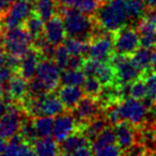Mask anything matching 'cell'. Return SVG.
<instances>
[{
    "mask_svg": "<svg viewBox=\"0 0 156 156\" xmlns=\"http://www.w3.org/2000/svg\"><path fill=\"white\" fill-rule=\"evenodd\" d=\"M128 22L124 0H108L98 9L95 23L100 29L115 33L125 27Z\"/></svg>",
    "mask_w": 156,
    "mask_h": 156,
    "instance_id": "6da1fadb",
    "label": "cell"
},
{
    "mask_svg": "<svg viewBox=\"0 0 156 156\" xmlns=\"http://www.w3.org/2000/svg\"><path fill=\"white\" fill-rule=\"evenodd\" d=\"M63 10V23H64L66 35L69 37H78V39L90 40L95 34L96 23L92 20L90 15L83 13L77 9L72 8H62Z\"/></svg>",
    "mask_w": 156,
    "mask_h": 156,
    "instance_id": "7a4b0ae2",
    "label": "cell"
},
{
    "mask_svg": "<svg viewBox=\"0 0 156 156\" xmlns=\"http://www.w3.org/2000/svg\"><path fill=\"white\" fill-rule=\"evenodd\" d=\"M22 104L25 112L32 117H57L65 109L58 94H54L51 92L41 96L28 95Z\"/></svg>",
    "mask_w": 156,
    "mask_h": 156,
    "instance_id": "3957f363",
    "label": "cell"
},
{
    "mask_svg": "<svg viewBox=\"0 0 156 156\" xmlns=\"http://www.w3.org/2000/svg\"><path fill=\"white\" fill-rule=\"evenodd\" d=\"M33 37L24 26L7 30L3 37V50L8 55L22 58L31 48Z\"/></svg>",
    "mask_w": 156,
    "mask_h": 156,
    "instance_id": "277c9868",
    "label": "cell"
},
{
    "mask_svg": "<svg viewBox=\"0 0 156 156\" xmlns=\"http://www.w3.org/2000/svg\"><path fill=\"white\" fill-rule=\"evenodd\" d=\"M109 62L115 69V83H130L139 78L144 77L145 74L135 64L130 56L113 52Z\"/></svg>",
    "mask_w": 156,
    "mask_h": 156,
    "instance_id": "5b68a950",
    "label": "cell"
},
{
    "mask_svg": "<svg viewBox=\"0 0 156 156\" xmlns=\"http://www.w3.org/2000/svg\"><path fill=\"white\" fill-rule=\"evenodd\" d=\"M33 12L34 8L32 3L26 0H15L7 14L0 20V25L5 30L22 27Z\"/></svg>",
    "mask_w": 156,
    "mask_h": 156,
    "instance_id": "8992f818",
    "label": "cell"
},
{
    "mask_svg": "<svg viewBox=\"0 0 156 156\" xmlns=\"http://www.w3.org/2000/svg\"><path fill=\"white\" fill-rule=\"evenodd\" d=\"M115 52V33L104 31L102 34L94 35L89 41L90 58L96 59L101 62H108Z\"/></svg>",
    "mask_w": 156,
    "mask_h": 156,
    "instance_id": "52a82bcc",
    "label": "cell"
},
{
    "mask_svg": "<svg viewBox=\"0 0 156 156\" xmlns=\"http://www.w3.org/2000/svg\"><path fill=\"white\" fill-rule=\"evenodd\" d=\"M118 110L120 113L121 121L129 122L134 126L139 125L145 119L147 108L142 100L128 98L118 104Z\"/></svg>",
    "mask_w": 156,
    "mask_h": 156,
    "instance_id": "ba28073f",
    "label": "cell"
},
{
    "mask_svg": "<svg viewBox=\"0 0 156 156\" xmlns=\"http://www.w3.org/2000/svg\"><path fill=\"white\" fill-rule=\"evenodd\" d=\"M140 47V34L132 27H123L115 33V52L132 56Z\"/></svg>",
    "mask_w": 156,
    "mask_h": 156,
    "instance_id": "9c48e42d",
    "label": "cell"
},
{
    "mask_svg": "<svg viewBox=\"0 0 156 156\" xmlns=\"http://www.w3.org/2000/svg\"><path fill=\"white\" fill-rule=\"evenodd\" d=\"M103 107L98 98L90 95L83 96L73 109V115L78 122L79 129H81L92 119L98 117Z\"/></svg>",
    "mask_w": 156,
    "mask_h": 156,
    "instance_id": "30bf717a",
    "label": "cell"
},
{
    "mask_svg": "<svg viewBox=\"0 0 156 156\" xmlns=\"http://www.w3.org/2000/svg\"><path fill=\"white\" fill-rule=\"evenodd\" d=\"M22 123V108L16 104H10L7 113L0 118V138L9 140L20 130Z\"/></svg>",
    "mask_w": 156,
    "mask_h": 156,
    "instance_id": "8fae6325",
    "label": "cell"
},
{
    "mask_svg": "<svg viewBox=\"0 0 156 156\" xmlns=\"http://www.w3.org/2000/svg\"><path fill=\"white\" fill-rule=\"evenodd\" d=\"M61 69L52 59H42L37 67L35 77H37L49 92H52L60 83Z\"/></svg>",
    "mask_w": 156,
    "mask_h": 156,
    "instance_id": "7c38bea8",
    "label": "cell"
},
{
    "mask_svg": "<svg viewBox=\"0 0 156 156\" xmlns=\"http://www.w3.org/2000/svg\"><path fill=\"white\" fill-rule=\"evenodd\" d=\"M79 129L78 122L71 113H61L55 119L52 136L58 142H62L64 139Z\"/></svg>",
    "mask_w": 156,
    "mask_h": 156,
    "instance_id": "4fadbf2b",
    "label": "cell"
},
{
    "mask_svg": "<svg viewBox=\"0 0 156 156\" xmlns=\"http://www.w3.org/2000/svg\"><path fill=\"white\" fill-rule=\"evenodd\" d=\"M44 37L49 43L55 46L60 45L64 42L66 31H65L63 18H61L60 15H55L47 22H45Z\"/></svg>",
    "mask_w": 156,
    "mask_h": 156,
    "instance_id": "5bb4252c",
    "label": "cell"
},
{
    "mask_svg": "<svg viewBox=\"0 0 156 156\" xmlns=\"http://www.w3.org/2000/svg\"><path fill=\"white\" fill-rule=\"evenodd\" d=\"M42 60L40 51L35 47H31L20 60L18 73L24 76L26 79L30 80L37 74V67Z\"/></svg>",
    "mask_w": 156,
    "mask_h": 156,
    "instance_id": "9a60e30c",
    "label": "cell"
},
{
    "mask_svg": "<svg viewBox=\"0 0 156 156\" xmlns=\"http://www.w3.org/2000/svg\"><path fill=\"white\" fill-rule=\"evenodd\" d=\"M8 96L12 101L16 102H23L27 96L29 95V83L28 79L22 76L20 73L13 74L10 78L9 83L7 86Z\"/></svg>",
    "mask_w": 156,
    "mask_h": 156,
    "instance_id": "2e32d148",
    "label": "cell"
},
{
    "mask_svg": "<svg viewBox=\"0 0 156 156\" xmlns=\"http://www.w3.org/2000/svg\"><path fill=\"white\" fill-rule=\"evenodd\" d=\"M88 145H91V141L80 129H78L77 132L64 139L62 142H60L59 150L60 154L63 155H75L76 152L79 151L81 147Z\"/></svg>",
    "mask_w": 156,
    "mask_h": 156,
    "instance_id": "e0dca14e",
    "label": "cell"
},
{
    "mask_svg": "<svg viewBox=\"0 0 156 156\" xmlns=\"http://www.w3.org/2000/svg\"><path fill=\"white\" fill-rule=\"evenodd\" d=\"M133 124L126 121H121L115 125V133L117 136V143L121 150L123 151V154L126 150H128L135 143L136 134L133 129Z\"/></svg>",
    "mask_w": 156,
    "mask_h": 156,
    "instance_id": "ac0fdd59",
    "label": "cell"
},
{
    "mask_svg": "<svg viewBox=\"0 0 156 156\" xmlns=\"http://www.w3.org/2000/svg\"><path fill=\"white\" fill-rule=\"evenodd\" d=\"M83 89L80 86H63L58 91V96L63 103L65 109L73 110L79 101L83 98Z\"/></svg>",
    "mask_w": 156,
    "mask_h": 156,
    "instance_id": "d6986e66",
    "label": "cell"
},
{
    "mask_svg": "<svg viewBox=\"0 0 156 156\" xmlns=\"http://www.w3.org/2000/svg\"><path fill=\"white\" fill-rule=\"evenodd\" d=\"M29 142L25 140L22 134H16L9 139L5 154L7 155H33L34 151Z\"/></svg>",
    "mask_w": 156,
    "mask_h": 156,
    "instance_id": "ffe728a7",
    "label": "cell"
},
{
    "mask_svg": "<svg viewBox=\"0 0 156 156\" xmlns=\"http://www.w3.org/2000/svg\"><path fill=\"white\" fill-rule=\"evenodd\" d=\"M34 154L41 156L50 155L54 156L57 154H60V150L58 147V141L56 139H52L49 137H43L39 138L32 144Z\"/></svg>",
    "mask_w": 156,
    "mask_h": 156,
    "instance_id": "44dd1931",
    "label": "cell"
},
{
    "mask_svg": "<svg viewBox=\"0 0 156 156\" xmlns=\"http://www.w3.org/2000/svg\"><path fill=\"white\" fill-rule=\"evenodd\" d=\"M154 48H149V47H139L134 54L132 55V59L135 62V64L143 72L147 73L149 69H151L152 65V59H153L154 55Z\"/></svg>",
    "mask_w": 156,
    "mask_h": 156,
    "instance_id": "7402d4cb",
    "label": "cell"
},
{
    "mask_svg": "<svg viewBox=\"0 0 156 156\" xmlns=\"http://www.w3.org/2000/svg\"><path fill=\"white\" fill-rule=\"evenodd\" d=\"M108 124H109L108 120H107L106 118L98 115L96 118L92 119L90 122H88V123L86 124V125L83 126L80 130L88 137V138H89V140L92 142V141H93L94 139H95L96 137H98V135H100L101 133H102L103 130L107 127Z\"/></svg>",
    "mask_w": 156,
    "mask_h": 156,
    "instance_id": "603a6c76",
    "label": "cell"
},
{
    "mask_svg": "<svg viewBox=\"0 0 156 156\" xmlns=\"http://www.w3.org/2000/svg\"><path fill=\"white\" fill-rule=\"evenodd\" d=\"M115 143H117V136H115V129L107 126L91 142V147L92 151H93V154H96L103 147H106L111 144H115Z\"/></svg>",
    "mask_w": 156,
    "mask_h": 156,
    "instance_id": "cb8c5ba5",
    "label": "cell"
},
{
    "mask_svg": "<svg viewBox=\"0 0 156 156\" xmlns=\"http://www.w3.org/2000/svg\"><path fill=\"white\" fill-rule=\"evenodd\" d=\"M86 78L87 76L81 69H66L61 74L60 83L62 86H83Z\"/></svg>",
    "mask_w": 156,
    "mask_h": 156,
    "instance_id": "d4e9b609",
    "label": "cell"
},
{
    "mask_svg": "<svg viewBox=\"0 0 156 156\" xmlns=\"http://www.w3.org/2000/svg\"><path fill=\"white\" fill-rule=\"evenodd\" d=\"M63 45L66 47L71 56H83L89 49V41L78 37H69L65 39Z\"/></svg>",
    "mask_w": 156,
    "mask_h": 156,
    "instance_id": "484cf974",
    "label": "cell"
},
{
    "mask_svg": "<svg viewBox=\"0 0 156 156\" xmlns=\"http://www.w3.org/2000/svg\"><path fill=\"white\" fill-rule=\"evenodd\" d=\"M24 27L27 31L31 34L33 40L37 39L39 37L44 34V27H45V22L33 12L25 22Z\"/></svg>",
    "mask_w": 156,
    "mask_h": 156,
    "instance_id": "4316f807",
    "label": "cell"
},
{
    "mask_svg": "<svg viewBox=\"0 0 156 156\" xmlns=\"http://www.w3.org/2000/svg\"><path fill=\"white\" fill-rule=\"evenodd\" d=\"M54 123L55 119H52V117L43 115V117L35 118L33 120V125H34L37 137L43 138V137H49L50 135H52Z\"/></svg>",
    "mask_w": 156,
    "mask_h": 156,
    "instance_id": "83f0119b",
    "label": "cell"
},
{
    "mask_svg": "<svg viewBox=\"0 0 156 156\" xmlns=\"http://www.w3.org/2000/svg\"><path fill=\"white\" fill-rule=\"evenodd\" d=\"M124 2H125L128 20L136 22L142 18L147 8L143 0H124Z\"/></svg>",
    "mask_w": 156,
    "mask_h": 156,
    "instance_id": "f1b7e54d",
    "label": "cell"
},
{
    "mask_svg": "<svg viewBox=\"0 0 156 156\" xmlns=\"http://www.w3.org/2000/svg\"><path fill=\"white\" fill-rule=\"evenodd\" d=\"M56 10L55 0H37L35 2L34 13H37L44 22H47L52 16H55Z\"/></svg>",
    "mask_w": 156,
    "mask_h": 156,
    "instance_id": "f546056e",
    "label": "cell"
},
{
    "mask_svg": "<svg viewBox=\"0 0 156 156\" xmlns=\"http://www.w3.org/2000/svg\"><path fill=\"white\" fill-rule=\"evenodd\" d=\"M95 77L102 83L103 86H109L115 83V69L110 62H103Z\"/></svg>",
    "mask_w": 156,
    "mask_h": 156,
    "instance_id": "4dcf8cb0",
    "label": "cell"
},
{
    "mask_svg": "<svg viewBox=\"0 0 156 156\" xmlns=\"http://www.w3.org/2000/svg\"><path fill=\"white\" fill-rule=\"evenodd\" d=\"M83 86L85 94L90 96H95V98L100 94V92L102 91L103 88L102 83L98 80V78L95 77V76H88Z\"/></svg>",
    "mask_w": 156,
    "mask_h": 156,
    "instance_id": "1f68e13d",
    "label": "cell"
},
{
    "mask_svg": "<svg viewBox=\"0 0 156 156\" xmlns=\"http://www.w3.org/2000/svg\"><path fill=\"white\" fill-rule=\"evenodd\" d=\"M20 134L25 138V140L30 144H33L39 139L34 125H33V120H24L23 121L22 126H20Z\"/></svg>",
    "mask_w": 156,
    "mask_h": 156,
    "instance_id": "d6a6232c",
    "label": "cell"
},
{
    "mask_svg": "<svg viewBox=\"0 0 156 156\" xmlns=\"http://www.w3.org/2000/svg\"><path fill=\"white\" fill-rule=\"evenodd\" d=\"M69 50L66 49L64 45H58V47L56 48V52H55L54 61L56 62V64L59 66V69L64 71L67 69V64H69Z\"/></svg>",
    "mask_w": 156,
    "mask_h": 156,
    "instance_id": "836d02e7",
    "label": "cell"
},
{
    "mask_svg": "<svg viewBox=\"0 0 156 156\" xmlns=\"http://www.w3.org/2000/svg\"><path fill=\"white\" fill-rule=\"evenodd\" d=\"M147 96V86L144 79L139 78L130 85V98L137 100H143Z\"/></svg>",
    "mask_w": 156,
    "mask_h": 156,
    "instance_id": "e575fe53",
    "label": "cell"
},
{
    "mask_svg": "<svg viewBox=\"0 0 156 156\" xmlns=\"http://www.w3.org/2000/svg\"><path fill=\"white\" fill-rule=\"evenodd\" d=\"M14 69L8 65H0V95H5L7 92V86L11 76L14 74Z\"/></svg>",
    "mask_w": 156,
    "mask_h": 156,
    "instance_id": "d590c367",
    "label": "cell"
},
{
    "mask_svg": "<svg viewBox=\"0 0 156 156\" xmlns=\"http://www.w3.org/2000/svg\"><path fill=\"white\" fill-rule=\"evenodd\" d=\"M103 62L96 60L93 58H89V59H85L83 61V64L81 66V69L83 71V73L86 74V76H96L98 69H100L101 65Z\"/></svg>",
    "mask_w": 156,
    "mask_h": 156,
    "instance_id": "8d00e7d4",
    "label": "cell"
},
{
    "mask_svg": "<svg viewBox=\"0 0 156 156\" xmlns=\"http://www.w3.org/2000/svg\"><path fill=\"white\" fill-rule=\"evenodd\" d=\"M144 83L147 86V98L156 102V73L153 72L149 75H144Z\"/></svg>",
    "mask_w": 156,
    "mask_h": 156,
    "instance_id": "74e56055",
    "label": "cell"
},
{
    "mask_svg": "<svg viewBox=\"0 0 156 156\" xmlns=\"http://www.w3.org/2000/svg\"><path fill=\"white\" fill-rule=\"evenodd\" d=\"M85 59L83 56H71L67 64V69H81Z\"/></svg>",
    "mask_w": 156,
    "mask_h": 156,
    "instance_id": "f35d334b",
    "label": "cell"
},
{
    "mask_svg": "<svg viewBox=\"0 0 156 156\" xmlns=\"http://www.w3.org/2000/svg\"><path fill=\"white\" fill-rule=\"evenodd\" d=\"M10 101H12V100L7 95V94H5V95H0V118H2L3 115L7 113L10 104H11Z\"/></svg>",
    "mask_w": 156,
    "mask_h": 156,
    "instance_id": "ab89813d",
    "label": "cell"
},
{
    "mask_svg": "<svg viewBox=\"0 0 156 156\" xmlns=\"http://www.w3.org/2000/svg\"><path fill=\"white\" fill-rule=\"evenodd\" d=\"M145 153H147V147L139 145L138 143H134L129 149L124 152V154H127V155H141Z\"/></svg>",
    "mask_w": 156,
    "mask_h": 156,
    "instance_id": "60d3db41",
    "label": "cell"
},
{
    "mask_svg": "<svg viewBox=\"0 0 156 156\" xmlns=\"http://www.w3.org/2000/svg\"><path fill=\"white\" fill-rule=\"evenodd\" d=\"M15 0H0V20L7 14Z\"/></svg>",
    "mask_w": 156,
    "mask_h": 156,
    "instance_id": "b9f144b4",
    "label": "cell"
},
{
    "mask_svg": "<svg viewBox=\"0 0 156 156\" xmlns=\"http://www.w3.org/2000/svg\"><path fill=\"white\" fill-rule=\"evenodd\" d=\"M60 1V5L62 8H72V9H76L80 0H59Z\"/></svg>",
    "mask_w": 156,
    "mask_h": 156,
    "instance_id": "7bdbcfd3",
    "label": "cell"
},
{
    "mask_svg": "<svg viewBox=\"0 0 156 156\" xmlns=\"http://www.w3.org/2000/svg\"><path fill=\"white\" fill-rule=\"evenodd\" d=\"M7 147H8L7 139L0 138V155H1V154H5Z\"/></svg>",
    "mask_w": 156,
    "mask_h": 156,
    "instance_id": "ee69618b",
    "label": "cell"
},
{
    "mask_svg": "<svg viewBox=\"0 0 156 156\" xmlns=\"http://www.w3.org/2000/svg\"><path fill=\"white\" fill-rule=\"evenodd\" d=\"M7 52L2 51V48H0V65H5L7 62Z\"/></svg>",
    "mask_w": 156,
    "mask_h": 156,
    "instance_id": "f6af8a7d",
    "label": "cell"
},
{
    "mask_svg": "<svg viewBox=\"0 0 156 156\" xmlns=\"http://www.w3.org/2000/svg\"><path fill=\"white\" fill-rule=\"evenodd\" d=\"M147 5V8L152 9V8H156V0H143Z\"/></svg>",
    "mask_w": 156,
    "mask_h": 156,
    "instance_id": "bcb514c9",
    "label": "cell"
},
{
    "mask_svg": "<svg viewBox=\"0 0 156 156\" xmlns=\"http://www.w3.org/2000/svg\"><path fill=\"white\" fill-rule=\"evenodd\" d=\"M151 69H152V72H155V73H156V50H155V51H154L153 59H152V65H151Z\"/></svg>",
    "mask_w": 156,
    "mask_h": 156,
    "instance_id": "7dc6e473",
    "label": "cell"
},
{
    "mask_svg": "<svg viewBox=\"0 0 156 156\" xmlns=\"http://www.w3.org/2000/svg\"><path fill=\"white\" fill-rule=\"evenodd\" d=\"M3 37H5V34L2 32V27L0 25V48L3 47Z\"/></svg>",
    "mask_w": 156,
    "mask_h": 156,
    "instance_id": "c3c4849f",
    "label": "cell"
},
{
    "mask_svg": "<svg viewBox=\"0 0 156 156\" xmlns=\"http://www.w3.org/2000/svg\"><path fill=\"white\" fill-rule=\"evenodd\" d=\"M26 1H28V2H30V3H35L37 0H26Z\"/></svg>",
    "mask_w": 156,
    "mask_h": 156,
    "instance_id": "681fc988",
    "label": "cell"
},
{
    "mask_svg": "<svg viewBox=\"0 0 156 156\" xmlns=\"http://www.w3.org/2000/svg\"><path fill=\"white\" fill-rule=\"evenodd\" d=\"M98 1L100 3H104V2H106V1H108V0H98Z\"/></svg>",
    "mask_w": 156,
    "mask_h": 156,
    "instance_id": "f907efd6",
    "label": "cell"
}]
</instances>
